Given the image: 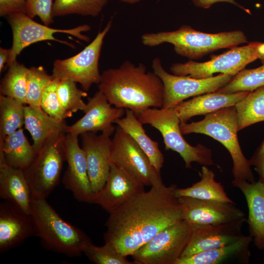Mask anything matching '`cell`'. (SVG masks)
Wrapping results in <instances>:
<instances>
[{
  "label": "cell",
  "mask_w": 264,
  "mask_h": 264,
  "mask_svg": "<svg viewBox=\"0 0 264 264\" xmlns=\"http://www.w3.org/2000/svg\"><path fill=\"white\" fill-rule=\"evenodd\" d=\"M152 67L164 85L162 108H174L190 97L216 91L228 84L234 77L222 73L202 79L176 75L165 70L158 57L154 59Z\"/></svg>",
  "instance_id": "cell-12"
},
{
  "label": "cell",
  "mask_w": 264,
  "mask_h": 264,
  "mask_svg": "<svg viewBox=\"0 0 264 264\" xmlns=\"http://www.w3.org/2000/svg\"><path fill=\"white\" fill-rule=\"evenodd\" d=\"M0 154L8 165L23 170L31 164L37 154L22 128L3 139L0 138Z\"/></svg>",
  "instance_id": "cell-27"
},
{
  "label": "cell",
  "mask_w": 264,
  "mask_h": 264,
  "mask_svg": "<svg viewBox=\"0 0 264 264\" xmlns=\"http://www.w3.org/2000/svg\"><path fill=\"white\" fill-rule=\"evenodd\" d=\"M111 26L112 21L110 20L93 40L76 55L55 60L52 69L53 78L78 83L86 91L93 84H98L101 76L98 67L99 60L104 38Z\"/></svg>",
  "instance_id": "cell-8"
},
{
  "label": "cell",
  "mask_w": 264,
  "mask_h": 264,
  "mask_svg": "<svg viewBox=\"0 0 264 264\" xmlns=\"http://www.w3.org/2000/svg\"><path fill=\"white\" fill-rule=\"evenodd\" d=\"M84 254L95 264H135L106 243L102 246H97L92 243L86 248Z\"/></svg>",
  "instance_id": "cell-36"
},
{
  "label": "cell",
  "mask_w": 264,
  "mask_h": 264,
  "mask_svg": "<svg viewBox=\"0 0 264 264\" xmlns=\"http://www.w3.org/2000/svg\"><path fill=\"white\" fill-rule=\"evenodd\" d=\"M25 0H0V16L6 17L16 12L25 13Z\"/></svg>",
  "instance_id": "cell-39"
},
{
  "label": "cell",
  "mask_w": 264,
  "mask_h": 264,
  "mask_svg": "<svg viewBox=\"0 0 264 264\" xmlns=\"http://www.w3.org/2000/svg\"><path fill=\"white\" fill-rule=\"evenodd\" d=\"M178 200L183 220L191 226L225 223L245 217L243 211L235 202L188 197H180Z\"/></svg>",
  "instance_id": "cell-14"
},
{
  "label": "cell",
  "mask_w": 264,
  "mask_h": 264,
  "mask_svg": "<svg viewBox=\"0 0 264 264\" xmlns=\"http://www.w3.org/2000/svg\"><path fill=\"white\" fill-rule=\"evenodd\" d=\"M128 133L137 143L149 158L152 164L159 173L164 161L163 154L159 148L157 142L153 140L146 134L143 124L134 112L125 109V116L114 121Z\"/></svg>",
  "instance_id": "cell-26"
},
{
  "label": "cell",
  "mask_w": 264,
  "mask_h": 264,
  "mask_svg": "<svg viewBox=\"0 0 264 264\" xmlns=\"http://www.w3.org/2000/svg\"><path fill=\"white\" fill-rule=\"evenodd\" d=\"M28 70L29 68L17 60L9 65L1 81L0 94L26 105Z\"/></svg>",
  "instance_id": "cell-30"
},
{
  "label": "cell",
  "mask_w": 264,
  "mask_h": 264,
  "mask_svg": "<svg viewBox=\"0 0 264 264\" xmlns=\"http://www.w3.org/2000/svg\"><path fill=\"white\" fill-rule=\"evenodd\" d=\"M10 55V49L0 48V72L3 70L5 64L8 63Z\"/></svg>",
  "instance_id": "cell-42"
},
{
  "label": "cell",
  "mask_w": 264,
  "mask_h": 264,
  "mask_svg": "<svg viewBox=\"0 0 264 264\" xmlns=\"http://www.w3.org/2000/svg\"><path fill=\"white\" fill-rule=\"evenodd\" d=\"M264 160V140L254 152L252 156L248 159L250 166L254 167Z\"/></svg>",
  "instance_id": "cell-41"
},
{
  "label": "cell",
  "mask_w": 264,
  "mask_h": 264,
  "mask_svg": "<svg viewBox=\"0 0 264 264\" xmlns=\"http://www.w3.org/2000/svg\"><path fill=\"white\" fill-rule=\"evenodd\" d=\"M177 186H152L110 213L105 222V243L127 257L163 229L183 220L176 196Z\"/></svg>",
  "instance_id": "cell-1"
},
{
  "label": "cell",
  "mask_w": 264,
  "mask_h": 264,
  "mask_svg": "<svg viewBox=\"0 0 264 264\" xmlns=\"http://www.w3.org/2000/svg\"><path fill=\"white\" fill-rule=\"evenodd\" d=\"M0 197L31 214V191L22 169L8 165L0 154Z\"/></svg>",
  "instance_id": "cell-24"
},
{
  "label": "cell",
  "mask_w": 264,
  "mask_h": 264,
  "mask_svg": "<svg viewBox=\"0 0 264 264\" xmlns=\"http://www.w3.org/2000/svg\"><path fill=\"white\" fill-rule=\"evenodd\" d=\"M53 79L42 66L29 68L27 80L26 105L40 107L44 91Z\"/></svg>",
  "instance_id": "cell-35"
},
{
  "label": "cell",
  "mask_w": 264,
  "mask_h": 264,
  "mask_svg": "<svg viewBox=\"0 0 264 264\" xmlns=\"http://www.w3.org/2000/svg\"><path fill=\"white\" fill-rule=\"evenodd\" d=\"M260 42H253L246 45L234 46L208 61L198 63L192 60L184 63L173 64L170 68L172 74L202 79L220 73L235 76L249 63L258 59Z\"/></svg>",
  "instance_id": "cell-9"
},
{
  "label": "cell",
  "mask_w": 264,
  "mask_h": 264,
  "mask_svg": "<svg viewBox=\"0 0 264 264\" xmlns=\"http://www.w3.org/2000/svg\"><path fill=\"white\" fill-rule=\"evenodd\" d=\"M255 170L260 176L259 181L263 184L264 188V160L255 166Z\"/></svg>",
  "instance_id": "cell-43"
},
{
  "label": "cell",
  "mask_w": 264,
  "mask_h": 264,
  "mask_svg": "<svg viewBox=\"0 0 264 264\" xmlns=\"http://www.w3.org/2000/svg\"><path fill=\"white\" fill-rule=\"evenodd\" d=\"M109 0H54L53 17L76 14L96 17L102 11Z\"/></svg>",
  "instance_id": "cell-32"
},
{
  "label": "cell",
  "mask_w": 264,
  "mask_h": 264,
  "mask_svg": "<svg viewBox=\"0 0 264 264\" xmlns=\"http://www.w3.org/2000/svg\"><path fill=\"white\" fill-rule=\"evenodd\" d=\"M66 135L60 134L47 141L31 164L23 170L32 199H46L59 184L66 159Z\"/></svg>",
  "instance_id": "cell-7"
},
{
  "label": "cell",
  "mask_w": 264,
  "mask_h": 264,
  "mask_svg": "<svg viewBox=\"0 0 264 264\" xmlns=\"http://www.w3.org/2000/svg\"><path fill=\"white\" fill-rule=\"evenodd\" d=\"M182 133L206 135L220 142L229 153L232 161L234 179L255 182L248 159L241 150L238 138V118L235 106L223 108L206 114L199 121L180 122Z\"/></svg>",
  "instance_id": "cell-5"
},
{
  "label": "cell",
  "mask_w": 264,
  "mask_h": 264,
  "mask_svg": "<svg viewBox=\"0 0 264 264\" xmlns=\"http://www.w3.org/2000/svg\"><path fill=\"white\" fill-rule=\"evenodd\" d=\"M192 227L184 220L157 233L132 257L135 264H176L189 242Z\"/></svg>",
  "instance_id": "cell-10"
},
{
  "label": "cell",
  "mask_w": 264,
  "mask_h": 264,
  "mask_svg": "<svg viewBox=\"0 0 264 264\" xmlns=\"http://www.w3.org/2000/svg\"><path fill=\"white\" fill-rule=\"evenodd\" d=\"M80 135L91 188L95 194L103 188L110 173L111 139L103 133L86 132Z\"/></svg>",
  "instance_id": "cell-19"
},
{
  "label": "cell",
  "mask_w": 264,
  "mask_h": 264,
  "mask_svg": "<svg viewBox=\"0 0 264 264\" xmlns=\"http://www.w3.org/2000/svg\"><path fill=\"white\" fill-rule=\"evenodd\" d=\"M136 116L143 124H149L161 133L165 149L178 153L186 168H192L194 162L220 168L213 160L210 149L201 144L193 146L185 140L180 130V120L173 108H151Z\"/></svg>",
  "instance_id": "cell-6"
},
{
  "label": "cell",
  "mask_w": 264,
  "mask_h": 264,
  "mask_svg": "<svg viewBox=\"0 0 264 264\" xmlns=\"http://www.w3.org/2000/svg\"><path fill=\"white\" fill-rule=\"evenodd\" d=\"M250 91H241L231 93L217 91L194 97L183 101L173 108L181 122H186L198 115H206L223 108L235 106Z\"/></svg>",
  "instance_id": "cell-22"
},
{
  "label": "cell",
  "mask_w": 264,
  "mask_h": 264,
  "mask_svg": "<svg viewBox=\"0 0 264 264\" xmlns=\"http://www.w3.org/2000/svg\"><path fill=\"white\" fill-rule=\"evenodd\" d=\"M78 137L66 134L64 143L67 165L62 182L77 200L92 203L94 193L88 174L85 154L79 145Z\"/></svg>",
  "instance_id": "cell-15"
},
{
  "label": "cell",
  "mask_w": 264,
  "mask_h": 264,
  "mask_svg": "<svg viewBox=\"0 0 264 264\" xmlns=\"http://www.w3.org/2000/svg\"><path fill=\"white\" fill-rule=\"evenodd\" d=\"M141 39L144 45L149 47L171 44L177 54L190 59H199L217 50L247 42V37L241 30L208 33L187 25L174 31L146 33Z\"/></svg>",
  "instance_id": "cell-4"
},
{
  "label": "cell",
  "mask_w": 264,
  "mask_h": 264,
  "mask_svg": "<svg viewBox=\"0 0 264 264\" xmlns=\"http://www.w3.org/2000/svg\"><path fill=\"white\" fill-rule=\"evenodd\" d=\"M98 85L109 102L117 108L129 109L135 115L151 108H161L164 89L160 78L148 71L142 63L125 61L117 68L101 74Z\"/></svg>",
  "instance_id": "cell-2"
},
{
  "label": "cell",
  "mask_w": 264,
  "mask_h": 264,
  "mask_svg": "<svg viewBox=\"0 0 264 264\" xmlns=\"http://www.w3.org/2000/svg\"><path fill=\"white\" fill-rule=\"evenodd\" d=\"M24 127L30 133L36 154L50 138L67 133L68 125L65 120H59L45 113L41 107L25 105Z\"/></svg>",
  "instance_id": "cell-25"
},
{
  "label": "cell",
  "mask_w": 264,
  "mask_h": 264,
  "mask_svg": "<svg viewBox=\"0 0 264 264\" xmlns=\"http://www.w3.org/2000/svg\"><path fill=\"white\" fill-rule=\"evenodd\" d=\"M252 242L249 235H244L231 244L181 257L176 264H248Z\"/></svg>",
  "instance_id": "cell-23"
},
{
  "label": "cell",
  "mask_w": 264,
  "mask_h": 264,
  "mask_svg": "<svg viewBox=\"0 0 264 264\" xmlns=\"http://www.w3.org/2000/svg\"><path fill=\"white\" fill-rule=\"evenodd\" d=\"M123 2L130 3V4H135L138 3L141 1V0H118Z\"/></svg>",
  "instance_id": "cell-45"
},
{
  "label": "cell",
  "mask_w": 264,
  "mask_h": 264,
  "mask_svg": "<svg viewBox=\"0 0 264 264\" xmlns=\"http://www.w3.org/2000/svg\"><path fill=\"white\" fill-rule=\"evenodd\" d=\"M52 0H25V13L33 19L38 17L44 24L53 22Z\"/></svg>",
  "instance_id": "cell-38"
},
{
  "label": "cell",
  "mask_w": 264,
  "mask_h": 264,
  "mask_svg": "<svg viewBox=\"0 0 264 264\" xmlns=\"http://www.w3.org/2000/svg\"><path fill=\"white\" fill-rule=\"evenodd\" d=\"M31 215L35 236L47 251L77 257L92 243L83 230L63 220L46 199L32 200Z\"/></svg>",
  "instance_id": "cell-3"
},
{
  "label": "cell",
  "mask_w": 264,
  "mask_h": 264,
  "mask_svg": "<svg viewBox=\"0 0 264 264\" xmlns=\"http://www.w3.org/2000/svg\"><path fill=\"white\" fill-rule=\"evenodd\" d=\"M192 1L196 6L202 8H208L217 2H227L239 7L248 13H250L249 10L239 4L235 0H192Z\"/></svg>",
  "instance_id": "cell-40"
},
{
  "label": "cell",
  "mask_w": 264,
  "mask_h": 264,
  "mask_svg": "<svg viewBox=\"0 0 264 264\" xmlns=\"http://www.w3.org/2000/svg\"><path fill=\"white\" fill-rule=\"evenodd\" d=\"M25 105L16 99L0 95V138L22 128L24 125Z\"/></svg>",
  "instance_id": "cell-31"
},
{
  "label": "cell",
  "mask_w": 264,
  "mask_h": 264,
  "mask_svg": "<svg viewBox=\"0 0 264 264\" xmlns=\"http://www.w3.org/2000/svg\"><path fill=\"white\" fill-rule=\"evenodd\" d=\"M6 17L13 34L12 45L10 48L8 66L16 60L17 57L24 48L35 43L53 41L73 47L71 44L56 39L54 35L57 33L71 35L86 42L89 40V37L83 34V32L90 29L87 24L70 29H56L37 22L23 12L13 13Z\"/></svg>",
  "instance_id": "cell-11"
},
{
  "label": "cell",
  "mask_w": 264,
  "mask_h": 264,
  "mask_svg": "<svg viewBox=\"0 0 264 264\" xmlns=\"http://www.w3.org/2000/svg\"><path fill=\"white\" fill-rule=\"evenodd\" d=\"M246 221L247 219L244 217L225 223L191 226V236L181 257L237 242L244 236L242 229L244 223Z\"/></svg>",
  "instance_id": "cell-17"
},
{
  "label": "cell",
  "mask_w": 264,
  "mask_h": 264,
  "mask_svg": "<svg viewBox=\"0 0 264 264\" xmlns=\"http://www.w3.org/2000/svg\"><path fill=\"white\" fill-rule=\"evenodd\" d=\"M88 100L84 115L68 126L67 133L79 136L86 132H101L111 136L116 128L114 121L125 114V109L112 107L100 90Z\"/></svg>",
  "instance_id": "cell-16"
},
{
  "label": "cell",
  "mask_w": 264,
  "mask_h": 264,
  "mask_svg": "<svg viewBox=\"0 0 264 264\" xmlns=\"http://www.w3.org/2000/svg\"><path fill=\"white\" fill-rule=\"evenodd\" d=\"M235 106L239 131L264 121V86L250 91Z\"/></svg>",
  "instance_id": "cell-29"
},
{
  "label": "cell",
  "mask_w": 264,
  "mask_h": 264,
  "mask_svg": "<svg viewBox=\"0 0 264 264\" xmlns=\"http://www.w3.org/2000/svg\"><path fill=\"white\" fill-rule=\"evenodd\" d=\"M232 185L244 195L248 207L247 222L249 235L255 246L264 249V188L258 181L254 183L234 179Z\"/></svg>",
  "instance_id": "cell-21"
},
{
  "label": "cell",
  "mask_w": 264,
  "mask_h": 264,
  "mask_svg": "<svg viewBox=\"0 0 264 264\" xmlns=\"http://www.w3.org/2000/svg\"><path fill=\"white\" fill-rule=\"evenodd\" d=\"M264 86V65L253 69H243L217 92L225 93L252 91Z\"/></svg>",
  "instance_id": "cell-33"
},
{
  "label": "cell",
  "mask_w": 264,
  "mask_h": 264,
  "mask_svg": "<svg viewBox=\"0 0 264 264\" xmlns=\"http://www.w3.org/2000/svg\"><path fill=\"white\" fill-rule=\"evenodd\" d=\"M199 174L200 180L191 186L176 188L175 194L177 198L188 197L200 199L234 202L228 197L222 185L216 181L214 173L207 166L203 165Z\"/></svg>",
  "instance_id": "cell-28"
},
{
  "label": "cell",
  "mask_w": 264,
  "mask_h": 264,
  "mask_svg": "<svg viewBox=\"0 0 264 264\" xmlns=\"http://www.w3.org/2000/svg\"><path fill=\"white\" fill-rule=\"evenodd\" d=\"M258 59L264 65V43H260L258 47Z\"/></svg>",
  "instance_id": "cell-44"
},
{
  "label": "cell",
  "mask_w": 264,
  "mask_h": 264,
  "mask_svg": "<svg viewBox=\"0 0 264 264\" xmlns=\"http://www.w3.org/2000/svg\"><path fill=\"white\" fill-rule=\"evenodd\" d=\"M33 236L35 229L31 214L3 200L0 203V253L19 246Z\"/></svg>",
  "instance_id": "cell-20"
},
{
  "label": "cell",
  "mask_w": 264,
  "mask_h": 264,
  "mask_svg": "<svg viewBox=\"0 0 264 264\" xmlns=\"http://www.w3.org/2000/svg\"><path fill=\"white\" fill-rule=\"evenodd\" d=\"M59 80L53 78L45 88L40 107L49 116L59 120H65L73 115L63 109L59 99L57 88Z\"/></svg>",
  "instance_id": "cell-37"
},
{
  "label": "cell",
  "mask_w": 264,
  "mask_h": 264,
  "mask_svg": "<svg viewBox=\"0 0 264 264\" xmlns=\"http://www.w3.org/2000/svg\"><path fill=\"white\" fill-rule=\"evenodd\" d=\"M60 103L67 112L73 115L78 110H85L87 104L83 97L88 96L86 91L80 89L76 83L69 80H59L57 88Z\"/></svg>",
  "instance_id": "cell-34"
},
{
  "label": "cell",
  "mask_w": 264,
  "mask_h": 264,
  "mask_svg": "<svg viewBox=\"0 0 264 264\" xmlns=\"http://www.w3.org/2000/svg\"><path fill=\"white\" fill-rule=\"evenodd\" d=\"M144 186L125 170L111 163L105 184L94 194L92 203L99 205L110 213L145 191Z\"/></svg>",
  "instance_id": "cell-18"
},
{
  "label": "cell",
  "mask_w": 264,
  "mask_h": 264,
  "mask_svg": "<svg viewBox=\"0 0 264 264\" xmlns=\"http://www.w3.org/2000/svg\"><path fill=\"white\" fill-rule=\"evenodd\" d=\"M113 134L111 163L125 170L144 186L163 184L160 173L133 139L118 125Z\"/></svg>",
  "instance_id": "cell-13"
}]
</instances>
